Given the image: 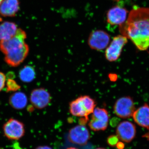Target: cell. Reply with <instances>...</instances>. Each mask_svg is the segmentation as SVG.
<instances>
[{
	"label": "cell",
	"mask_w": 149,
	"mask_h": 149,
	"mask_svg": "<svg viewBox=\"0 0 149 149\" xmlns=\"http://www.w3.org/2000/svg\"><path fill=\"white\" fill-rule=\"evenodd\" d=\"M120 29L123 35L130 39L140 50H146L149 47V21H126L120 26Z\"/></svg>",
	"instance_id": "obj_1"
},
{
	"label": "cell",
	"mask_w": 149,
	"mask_h": 149,
	"mask_svg": "<svg viewBox=\"0 0 149 149\" xmlns=\"http://www.w3.org/2000/svg\"><path fill=\"white\" fill-rule=\"evenodd\" d=\"M27 35L24 30L18 29L16 35L9 40L0 41V50L4 55L13 52L24 47Z\"/></svg>",
	"instance_id": "obj_2"
},
{
	"label": "cell",
	"mask_w": 149,
	"mask_h": 149,
	"mask_svg": "<svg viewBox=\"0 0 149 149\" xmlns=\"http://www.w3.org/2000/svg\"><path fill=\"white\" fill-rule=\"evenodd\" d=\"M4 135L10 140L17 141L24 136L25 126L21 121L14 118H10L3 126Z\"/></svg>",
	"instance_id": "obj_3"
},
{
	"label": "cell",
	"mask_w": 149,
	"mask_h": 149,
	"mask_svg": "<svg viewBox=\"0 0 149 149\" xmlns=\"http://www.w3.org/2000/svg\"><path fill=\"white\" fill-rule=\"evenodd\" d=\"M109 120V115L106 109L97 107L94 109L89 125L94 131L104 130L107 128Z\"/></svg>",
	"instance_id": "obj_4"
},
{
	"label": "cell",
	"mask_w": 149,
	"mask_h": 149,
	"mask_svg": "<svg viewBox=\"0 0 149 149\" xmlns=\"http://www.w3.org/2000/svg\"><path fill=\"white\" fill-rule=\"evenodd\" d=\"M128 42V38L123 35L113 37L109 46L105 52V57L108 61L113 62L119 58L122 49Z\"/></svg>",
	"instance_id": "obj_5"
},
{
	"label": "cell",
	"mask_w": 149,
	"mask_h": 149,
	"mask_svg": "<svg viewBox=\"0 0 149 149\" xmlns=\"http://www.w3.org/2000/svg\"><path fill=\"white\" fill-rule=\"evenodd\" d=\"M134 102L129 97H124L117 100L113 106L114 113L121 118H128L133 116L135 111Z\"/></svg>",
	"instance_id": "obj_6"
},
{
	"label": "cell",
	"mask_w": 149,
	"mask_h": 149,
	"mask_svg": "<svg viewBox=\"0 0 149 149\" xmlns=\"http://www.w3.org/2000/svg\"><path fill=\"white\" fill-rule=\"evenodd\" d=\"M51 94L44 88L34 89L30 94V102L32 106L37 109L45 108L51 102Z\"/></svg>",
	"instance_id": "obj_7"
},
{
	"label": "cell",
	"mask_w": 149,
	"mask_h": 149,
	"mask_svg": "<svg viewBox=\"0 0 149 149\" xmlns=\"http://www.w3.org/2000/svg\"><path fill=\"white\" fill-rule=\"evenodd\" d=\"M109 41L110 36L107 33L102 30H95L90 35L88 44L92 49L102 51L107 47Z\"/></svg>",
	"instance_id": "obj_8"
},
{
	"label": "cell",
	"mask_w": 149,
	"mask_h": 149,
	"mask_svg": "<svg viewBox=\"0 0 149 149\" xmlns=\"http://www.w3.org/2000/svg\"><path fill=\"white\" fill-rule=\"evenodd\" d=\"M90 134L85 125H76L71 128L68 134V139L72 143L83 146L88 143Z\"/></svg>",
	"instance_id": "obj_9"
},
{
	"label": "cell",
	"mask_w": 149,
	"mask_h": 149,
	"mask_svg": "<svg viewBox=\"0 0 149 149\" xmlns=\"http://www.w3.org/2000/svg\"><path fill=\"white\" fill-rule=\"evenodd\" d=\"M127 14L128 11L125 8L119 6L111 9L107 14V22L109 26L115 27L122 25L126 20Z\"/></svg>",
	"instance_id": "obj_10"
},
{
	"label": "cell",
	"mask_w": 149,
	"mask_h": 149,
	"mask_svg": "<svg viewBox=\"0 0 149 149\" xmlns=\"http://www.w3.org/2000/svg\"><path fill=\"white\" fill-rule=\"evenodd\" d=\"M136 126L130 121H123L116 128V136L118 139L125 143L131 142L136 136Z\"/></svg>",
	"instance_id": "obj_11"
},
{
	"label": "cell",
	"mask_w": 149,
	"mask_h": 149,
	"mask_svg": "<svg viewBox=\"0 0 149 149\" xmlns=\"http://www.w3.org/2000/svg\"><path fill=\"white\" fill-rule=\"evenodd\" d=\"M29 52V47L27 44L19 50L5 55L4 61L10 66L16 67L23 63Z\"/></svg>",
	"instance_id": "obj_12"
},
{
	"label": "cell",
	"mask_w": 149,
	"mask_h": 149,
	"mask_svg": "<svg viewBox=\"0 0 149 149\" xmlns=\"http://www.w3.org/2000/svg\"><path fill=\"white\" fill-rule=\"evenodd\" d=\"M132 116L137 124L149 129V106L147 104L136 110Z\"/></svg>",
	"instance_id": "obj_13"
},
{
	"label": "cell",
	"mask_w": 149,
	"mask_h": 149,
	"mask_svg": "<svg viewBox=\"0 0 149 149\" xmlns=\"http://www.w3.org/2000/svg\"><path fill=\"white\" fill-rule=\"evenodd\" d=\"M69 110L70 113L74 116L88 119L89 113L80 96L70 103Z\"/></svg>",
	"instance_id": "obj_14"
},
{
	"label": "cell",
	"mask_w": 149,
	"mask_h": 149,
	"mask_svg": "<svg viewBox=\"0 0 149 149\" xmlns=\"http://www.w3.org/2000/svg\"><path fill=\"white\" fill-rule=\"evenodd\" d=\"M19 9L18 0H4L0 5V14L5 17L14 16Z\"/></svg>",
	"instance_id": "obj_15"
},
{
	"label": "cell",
	"mask_w": 149,
	"mask_h": 149,
	"mask_svg": "<svg viewBox=\"0 0 149 149\" xmlns=\"http://www.w3.org/2000/svg\"><path fill=\"white\" fill-rule=\"evenodd\" d=\"M28 102L27 95L22 92H15L13 93L9 98V103L13 108L22 110L26 107Z\"/></svg>",
	"instance_id": "obj_16"
},
{
	"label": "cell",
	"mask_w": 149,
	"mask_h": 149,
	"mask_svg": "<svg viewBox=\"0 0 149 149\" xmlns=\"http://www.w3.org/2000/svg\"><path fill=\"white\" fill-rule=\"evenodd\" d=\"M18 28L13 22H5L0 24V41H5L13 37Z\"/></svg>",
	"instance_id": "obj_17"
},
{
	"label": "cell",
	"mask_w": 149,
	"mask_h": 149,
	"mask_svg": "<svg viewBox=\"0 0 149 149\" xmlns=\"http://www.w3.org/2000/svg\"><path fill=\"white\" fill-rule=\"evenodd\" d=\"M35 68L30 65H25L20 70L19 77L22 82L24 83L32 82L36 77Z\"/></svg>",
	"instance_id": "obj_18"
},
{
	"label": "cell",
	"mask_w": 149,
	"mask_h": 149,
	"mask_svg": "<svg viewBox=\"0 0 149 149\" xmlns=\"http://www.w3.org/2000/svg\"><path fill=\"white\" fill-rule=\"evenodd\" d=\"M145 19L149 21V8H139L130 12L127 22Z\"/></svg>",
	"instance_id": "obj_19"
},
{
	"label": "cell",
	"mask_w": 149,
	"mask_h": 149,
	"mask_svg": "<svg viewBox=\"0 0 149 149\" xmlns=\"http://www.w3.org/2000/svg\"><path fill=\"white\" fill-rule=\"evenodd\" d=\"M7 90L9 91L16 92L19 89H20V86L16 83L13 79L10 78L7 80L6 83Z\"/></svg>",
	"instance_id": "obj_20"
},
{
	"label": "cell",
	"mask_w": 149,
	"mask_h": 149,
	"mask_svg": "<svg viewBox=\"0 0 149 149\" xmlns=\"http://www.w3.org/2000/svg\"><path fill=\"white\" fill-rule=\"evenodd\" d=\"M119 141V139L117 136L111 135L109 136L107 139V142L109 146L111 147H114L116 146Z\"/></svg>",
	"instance_id": "obj_21"
},
{
	"label": "cell",
	"mask_w": 149,
	"mask_h": 149,
	"mask_svg": "<svg viewBox=\"0 0 149 149\" xmlns=\"http://www.w3.org/2000/svg\"><path fill=\"white\" fill-rule=\"evenodd\" d=\"M6 77L4 73L0 71V92H1L6 85Z\"/></svg>",
	"instance_id": "obj_22"
},
{
	"label": "cell",
	"mask_w": 149,
	"mask_h": 149,
	"mask_svg": "<svg viewBox=\"0 0 149 149\" xmlns=\"http://www.w3.org/2000/svg\"><path fill=\"white\" fill-rule=\"evenodd\" d=\"M35 149H52V148L48 146H40L37 147Z\"/></svg>",
	"instance_id": "obj_23"
},
{
	"label": "cell",
	"mask_w": 149,
	"mask_h": 149,
	"mask_svg": "<svg viewBox=\"0 0 149 149\" xmlns=\"http://www.w3.org/2000/svg\"><path fill=\"white\" fill-rule=\"evenodd\" d=\"M118 148L119 149H123L124 147V144L120 142H118L117 145H116Z\"/></svg>",
	"instance_id": "obj_24"
},
{
	"label": "cell",
	"mask_w": 149,
	"mask_h": 149,
	"mask_svg": "<svg viewBox=\"0 0 149 149\" xmlns=\"http://www.w3.org/2000/svg\"><path fill=\"white\" fill-rule=\"evenodd\" d=\"M143 136L144 137L146 138L147 139H148L149 140V133H147V134H146V135H145V136Z\"/></svg>",
	"instance_id": "obj_25"
},
{
	"label": "cell",
	"mask_w": 149,
	"mask_h": 149,
	"mask_svg": "<svg viewBox=\"0 0 149 149\" xmlns=\"http://www.w3.org/2000/svg\"><path fill=\"white\" fill-rule=\"evenodd\" d=\"M66 149H78L76 148H74V147H70V148H68Z\"/></svg>",
	"instance_id": "obj_26"
},
{
	"label": "cell",
	"mask_w": 149,
	"mask_h": 149,
	"mask_svg": "<svg viewBox=\"0 0 149 149\" xmlns=\"http://www.w3.org/2000/svg\"><path fill=\"white\" fill-rule=\"evenodd\" d=\"M3 1V0H0V5H1V3H2Z\"/></svg>",
	"instance_id": "obj_27"
},
{
	"label": "cell",
	"mask_w": 149,
	"mask_h": 149,
	"mask_svg": "<svg viewBox=\"0 0 149 149\" xmlns=\"http://www.w3.org/2000/svg\"><path fill=\"white\" fill-rule=\"evenodd\" d=\"M96 149H106L104 148H97Z\"/></svg>",
	"instance_id": "obj_28"
}]
</instances>
